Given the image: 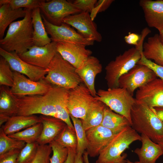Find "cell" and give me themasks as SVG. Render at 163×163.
<instances>
[{
	"mask_svg": "<svg viewBox=\"0 0 163 163\" xmlns=\"http://www.w3.org/2000/svg\"><path fill=\"white\" fill-rule=\"evenodd\" d=\"M142 37L134 33H129L125 36L124 40L128 44L134 45L135 46H139L141 39Z\"/></svg>",
	"mask_w": 163,
	"mask_h": 163,
	"instance_id": "obj_44",
	"label": "cell"
},
{
	"mask_svg": "<svg viewBox=\"0 0 163 163\" xmlns=\"http://www.w3.org/2000/svg\"><path fill=\"white\" fill-rule=\"evenodd\" d=\"M56 87L44 95L15 96L16 110L14 115L29 116L40 114L58 118L55 106Z\"/></svg>",
	"mask_w": 163,
	"mask_h": 163,
	"instance_id": "obj_3",
	"label": "cell"
},
{
	"mask_svg": "<svg viewBox=\"0 0 163 163\" xmlns=\"http://www.w3.org/2000/svg\"><path fill=\"white\" fill-rule=\"evenodd\" d=\"M32 11L26 9V15L22 19L9 25L5 36L0 40V48L20 54L34 46Z\"/></svg>",
	"mask_w": 163,
	"mask_h": 163,
	"instance_id": "obj_1",
	"label": "cell"
},
{
	"mask_svg": "<svg viewBox=\"0 0 163 163\" xmlns=\"http://www.w3.org/2000/svg\"><path fill=\"white\" fill-rule=\"evenodd\" d=\"M54 141L63 147L76 150L77 140L75 130L67 125Z\"/></svg>",
	"mask_w": 163,
	"mask_h": 163,
	"instance_id": "obj_32",
	"label": "cell"
},
{
	"mask_svg": "<svg viewBox=\"0 0 163 163\" xmlns=\"http://www.w3.org/2000/svg\"><path fill=\"white\" fill-rule=\"evenodd\" d=\"M42 129L43 125L40 122L23 130L8 136L13 139L24 142L26 143H32L37 142Z\"/></svg>",
	"mask_w": 163,
	"mask_h": 163,
	"instance_id": "obj_31",
	"label": "cell"
},
{
	"mask_svg": "<svg viewBox=\"0 0 163 163\" xmlns=\"http://www.w3.org/2000/svg\"><path fill=\"white\" fill-rule=\"evenodd\" d=\"M13 71L8 62L3 57H0V85L11 87L13 84Z\"/></svg>",
	"mask_w": 163,
	"mask_h": 163,
	"instance_id": "obj_35",
	"label": "cell"
},
{
	"mask_svg": "<svg viewBox=\"0 0 163 163\" xmlns=\"http://www.w3.org/2000/svg\"><path fill=\"white\" fill-rule=\"evenodd\" d=\"M57 52L56 42L52 41L43 46L34 45L26 52L18 55L23 60L30 64L47 69Z\"/></svg>",
	"mask_w": 163,
	"mask_h": 163,
	"instance_id": "obj_15",
	"label": "cell"
},
{
	"mask_svg": "<svg viewBox=\"0 0 163 163\" xmlns=\"http://www.w3.org/2000/svg\"><path fill=\"white\" fill-rule=\"evenodd\" d=\"M69 91V90L57 87L55 97V106L57 111L58 118L64 121L69 127L75 130L67 108Z\"/></svg>",
	"mask_w": 163,
	"mask_h": 163,
	"instance_id": "obj_29",
	"label": "cell"
},
{
	"mask_svg": "<svg viewBox=\"0 0 163 163\" xmlns=\"http://www.w3.org/2000/svg\"><path fill=\"white\" fill-rule=\"evenodd\" d=\"M39 117L43 125V129L37 142L39 145L49 144L54 141L66 124L56 117L43 115Z\"/></svg>",
	"mask_w": 163,
	"mask_h": 163,
	"instance_id": "obj_20",
	"label": "cell"
},
{
	"mask_svg": "<svg viewBox=\"0 0 163 163\" xmlns=\"http://www.w3.org/2000/svg\"><path fill=\"white\" fill-rule=\"evenodd\" d=\"M158 34L160 40L163 45V29L159 31Z\"/></svg>",
	"mask_w": 163,
	"mask_h": 163,
	"instance_id": "obj_49",
	"label": "cell"
},
{
	"mask_svg": "<svg viewBox=\"0 0 163 163\" xmlns=\"http://www.w3.org/2000/svg\"><path fill=\"white\" fill-rule=\"evenodd\" d=\"M41 122L39 117L36 115H13L1 127L7 135L21 131Z\"/></svg>",
	"mask_w": 163,
	"mask_h": 163,
	"instance_id": "obj_23",
	"label": "cell"
},
{
	"mask_svg": "<svg viewBox=\"0 0 163 163\" xmlns=\"http://www.w3.org/2000/svg\"><path fill=\"white\" fill-rule=\"evenodd\" d=\"M143 43L126 50L110 62L105 67V79L108 88L119 87L120 77L137 64L141 58Z\"/></svg>",
	"mask_w": 163,
	"mask_h": 163,
	"instance_id": "obj_6",
	"label": "cell"
},
{
	"mask_svg": "<svg viewBox=\"0 0 163 163\" xmlns=\"http://www.w3.org/2000/svg\"><path fill=\"white\" fill-rule=\"evenodd\" d=\"M101 125L110 129L115 134L124 128L131 126L130 123L125 117L113 112L107 106L104 110Z\"/></svg>",
	"mask_w": 163,
	"mask_h": 163,
	"instance_id": "obj_27",
	"label": "cell"
},
{
	"mask_svg": "<svg viewBox=\"0 0 163 163\" xmlns=\"http://www.w3.org/2000/svg\"><path fill=\"white\" fill-rule=\"evenodd\" d=\"M163 148V140L160 142L158 143Z\"/></svg>",
	"mask_w": 163,
	"mask_h": 163,
	"instance_id": "obj_51",
	"label": "cell"
},
{
	"mask_svg": "<svg viewBox=\"0 0 163 163\" xmlns=\"http://www.w3.org/2000/svg\"><path fill=\"white\" fill-rule=\"evenodd\" d=\"M137 64L145 65L152 70L157 76L163 81V66L158 65L152 60L147 59L142 53L141 57Z\"/></svg>",
	"mask_w": 163,
	"mask_h": 163,
	"instance_id": "obj_40",
	"label": "cell"
},
{
	"mask_svg": "<svg viewBox=\"0 0 163 163\" xmlns=\"http://www.w3.org/2000/svg\"><path fill=\"white\" fill-rule=\"evenodd\" d=\"M131 116V126L137 132L145 135L157 143L163 140V123L154 108L136 100Z\"/></svg>",
	"mask_w": 163,
	"mask_h": 163,
	"instance_id": "obj_2",
	"label": "cell"
},
{
	"mask_svg": "<svg viewBox=\"0 0 163 163\" xmlns=\"http://www.w3.org/2000/svg\"><path fill=\"white\" fill-rule=\"evenodd\" d=\"M123 163H140V162H139V161H136L135 162H132L130 161L129 160H126Z\"/></svg>",
	"mask_w": 163,
	"mask_h": 163,
	"instance_id": "obj_50",
	"label": "cell"
},
{
	"mask_svg": "<svg viewBox=\"0 0 163 163\" xmlns=\"http://www.w3.org/2000/svg\"><path fill=\"white\" fill-rule=\"evenodd\" d=\"M156 113L161 120L163 123V109L154 108Z\"/></svg>",
	"mask_w": 163,
	"mask_h": 163,
	"instance_id": "obj_46",
	"label": "cell"
},
{
	"mask_svg": "<svg viewBox=\"0 0 163 163\" xmlns=\"http://www.w3.org/2000/svg\"><path fill=\"white\" fill-rule=\"evenodd\" d=\"M15 110V96L11 93L9 87L1 86L0 116L9 118L14 115Z\"/></svg>",
	"mask_w": 163,
	"mask_h": 163,
	"instance_id": "obj_30",
	"label": "cell"
},
{
	"mask_svg": "<svg viewBox=\"0 0 163 163\" xmlns=\"http://www.w3.org/2000/svg\"><path fill=\"white\" fill-rule=\"evenodd\" d=\"M102 69L99 60L91 56L81 66L76 69V72L94 97L97 96L94 85L95 78L97 75L101 72Z\"/></svg>",
	"mask_w": 163,
	"mask_h": 163,
	"instance_id": "obj_19",
	"label": "cell"
},
{
	"mask_svg": "<svg viewBox=\"0 0 163 163\" xmlns=\"http://www.w3.org/2000/svg\"><path fill=\"white\" fill-rule=\"evenodd\" d=\"M70 117L73 123L77 136V145L76 153L83 155L87 147L85 131L83 128L81 119L71 115H70Z\"/></svg>",
	"mask_w": 163,
	"mask_h": 163,
	"instance_id": "obj_34",
	"label": "cell"
},
{
	"mask_svg": "<svg viewBox=\"0 0 163 163\" xmlns=\"http://www.w3.org/2000/svg\"><path fill=\"white\" fill-rule=\"evenodd\" d=\"M94 97L112 110L125 117L131 125V110L136 99L126 89L120 87L100 89Z\"/></svg>",
	"mask_w": 163,
	"mask_h": 163,
	"instance_id": "obj_7",
	"label": "cell"
},
{
	"mask_svg": "<svg viewBox=\"0 0 163 163\" xmlns=\"http://www.w3.org/2000/svg\"><path fill=\"white\" fill-rule=\"evenodd\" d=\"M13 73L14 82L12 86L10 88V90L15 96L44 95L48 92L53 86L44 79L34 81L19 73L14 71Z\"/></svg>",
	"mask_w": 163,
	"mask_h": 163,
	"instance_id": "obj_12",
	"label": "cell"
},
{
	"mask_svg": "<svg viewBox=\"0 0 163 163\" xmlns=\"http://www.w3.org/2000/svg\"><path fill=\"white\" fill-rule=\"evenodd\" d=\"M82 155V154L76 153L74 163H83Z\"/></svg>",
	"mask_w": 163,
	"mask_h": 163,
	"instance_id": "obj_47",
	"label": "cell"
},
{
	"mask_svg": "<svg viewBox=\"0 0 163 163\" xmlns=\"http://www.w3.org/2000/svg\"><path fill=\"white\" fill-rule=\"evenodd\" d=\"M96 100L84 83L69 90L67 108L69 115L82 120Z\"/></svg>",
	"mask_w": 163,
	"mask_h": 163,
	"instance_id": "obj_8",
	"label": "cell"
},
{
	"mask_svg": "<svg viewBox=\"0 0 163 163\" xmlns=\"http://www.w3.org/2000/svg\"><path fill=\"white\" fill-rule=\"evenodd\" d=\"M39 8L41 14L52 24L60 26L63 19L72 15L81 12L70 1L66 0H42Z\"/></svg>",
	"mask_w": 163,
	"mask_h": 163,
	"instance_id": "obj_9",
	"label": "cell"
},
{
	"mask_svg": "<svg viewBox=\"0 0 163 163\" xmlns=\"http://www.w3.org/2000/svg\"><path fill=\"white\" fill-rule=\"evenodd\" d=\"M140 148L134 151L138 155L140 163H155L157 159L163 155V148L159 144L153 142L145 134H141Z\"/></svg>",
	"mask_w": 163,
	"mask_h": 163,
	"instance_id": "obj_22",
	"label": "cell"
},
{
	"mask_svg": "<svg viewBox=\"0 0 163 163\" xmlns=\"http://www.w3.org/2000/svg\"><path fill=\"white\" fill-rule=\"evenodd\" d=\"M86 46L63 42H56L57 52L76 69L81 66L92 54Z\"/></svg>",
	"mask_w": 163,
	"mask_h": 163,
	"instance_id": "obj_18",
	"label": "cell"
},
{
	"mask_svg": "<svg viewBox=\"0 0 163 163\" xmlns=\"http://www.w3.org/2000/svg\"><path fill=\"white\" fill-rule=\"evenodd\" d=\"M52 152L49 144L39 145L36 155L30 163H50V155Z\"/></svg>",
	"mask_w": 163,
	"mask_h": 163,
	"instance_id": "obj_39",
	"label": "cell"
},
{
	"mask_svg": "<svg viewBox=\"0 0 163 163\" xmlns=\"http://www.w3.org/2000/svg\"><path fill=\"white\" fill-rule=\"evenodd\" d=\"M42 0H0V6L8 4L13 9L24 8L33 10L39 7Z\"/></svg>",
	"mask_w": 163,
	"mask_h": 163,
	"instance_id": "obj_37",
	"label": "cell"
},
{
	"mask_svg": "<svg viewBox=\"0 0 163 163\" xmlns=\"http://www.w3.org/2000/svg\"><path fill=\"white\" fill-rule=\"evenodd\" d=\"M20 150L14 149L0 155V163H16Z\"/></svg>",
	"mask_w": 163,
	"mask_h": 163,
	"instance_id": "obj_43",
	"label": "cell"
},
{
	"mask_svg": "<svg viewBox=\"0 0 163 163\" xmlns=\"http://www.w3.org/2000/svg\"><path fill=\"white\" fill-rule=\"evenodd\" d=\"M83 160L85 163H89L88 159V154L86 152H85L83 154Z\"/></svg>",
	"mask_w": 163,
	"mask_h": 163,
	"instance_id": "obj_48",
	"label": "cell"
},
{
	"mask_svg": "<svg viewBox=\"0 0 163 163\" xmlns=\"http://www.w3.org/2000/svg\"><path fill=\"white\" fill-rule=\"evenodd\" d=\"M106 105L101 101L95 100L89 108L85 117L81 120L85 131L101 125Z\"/></svg>",
	"mask_w": 163,
	"mask_h": 163,
	"instance_id": "obj_26",
	"label": "cell"
},
{
	"mask_svg": "<svg viewBox=\"0 0 163 163\" xmlns=\"http://www.w3.org/2000/svg\"><path fill=\"white\" fill-rule=\"evenodd\" d=\"M154 72L147 66L137 64L119 78V87L126 89L133 96L135 91L157 78Z\"/></svg>",
	"mask_w": 163,
	"mask_h": 163,
	"instance_id": "obj_10",
	"label": "cell"
},
{
	"mask_svg": "<svg viewBox=\"0 0 163 163\" xmlns=\"http://www.w3.org/2000/svg\"><path fill=\"white\" fill-rule=\"evenodd\" d=\"M139 4L148 26L158 31L163 29V0H141Z\"/></svg>",
	"mask_w": 163,
	"mask_h": 163,
	"instance_id": "obj_21",
	"label": "cell"
},
{
	"mask_svg": "<svg viewBox=\"0 0 163 163\" xmlns=\"http://www.w3.org/2000/svg\"><path fill=\"white\" fill-rule=\"evenodd\" d=\"M41 16L46 31L50 35L52 41L66 42L85 46L94 44V41L85 38L70 25L65 23L60 26L55 25L48 22L42 14Z\"/></svg>",
	"mask_w": 163,
	"mask_h": 163,
	"instance_id": "obj_11",
	"label": "cell"
},
{
	"mask_svg": "<svg viewBox=\"0 0 163 163\" xmlns=\"http://www.w3.org/2000/svg\"><path fill=\"white\" fill-rule=\"evenodd\" d=\"M114 1L113 0L97 1L90 14L92 20L94 21L98 13L107 9Z\"/></svg>",
	"mask_w": 163,
	"mask_h": 163,
	"instance_id": "obj_42",
	"label": "cell"
},
{
	"mask_svg": "<svg viewBox=\"0 0 163 163\" xmlns=\"http://www.w3.org/2000/svg\"><path fill=\"white\" fill-rule=\"evenodd\" d=\"M24 142L9 137L0 128V155L14 149L21 150L26 145Z\"/></svg>",
	"mask_w": 163,
	"mask_h": 163,
	"instance_id": "obj_33",
	"label": "cell"
},
{
	"mask_svg": "<svg viewBox=\"0 0 163 163\" xmlns=\"http://www.w3.org/2000/svg\"><path fill=\"white\" fill-rule=\"evenodd\" d=\"M0 55L9 63L12 70L30 80L38 81L44 78L48 69L32 65L23 60L15 52H8L0 48Z\"/></svg>",
	"mask_w": 163,
	"mask_h": 163,
	"instance_id": "obj_13",
	"label": "cell"
},
{
	"mask_svg": "<svg viewBox=\"0 0 163 163\" xmlns=\"http://www.w3.org/2000/svg\"><path fill=\"white\" fill-rule=\"evenodd\" d=\"M26 9H12L8 4L0 7V38H3L5 30L8 26L16 19L25 17Z\"/></svg>",
	"mask_w": 163,
	"mask_h": 163,
	"instance_id": "obj_28",
	"label": "cell"
},
{
	"mask_svg": "<svg viewBox=\"0 0 163 163\" xmlns=\"http://www.w3.org/2000/svg\"><path fill=\"white\" fill-rule=\"evenodd\" d=\"M76 153V149H69L67 157L64 163H74Z\"/></svg>",
	"mask_w": 163,
	"mask_h": 163,
	"instance_id": "obj_45",
	"label": "cell"
},
{
	"mask_svg": "<svg viewBox=\"0 0 163 163\" xmlns=\"http://www.w3.org/2000/svg\"><path fill=\"white\" fill-rule=\"evenodd\" d=\"M32 21L34 45L41 47L51 43L52 41L46 31L39 7L32 10Z\"/></svg>",
	"mask_w": 163,
	"mask_h": 163,
	"instance_id": "obj_24",
	"label": "cell"
},
{
	"mask_svg": "<svg viewBox=\"0 0 163 163\" xmlns=\"http://www.w3.org/2000/svg\"><path fill=\"white\" fill-rule=\"evenodd\" d=\"M142 54L147 59L152 60L156 64L163 66V45L158 34L149 37L143 43Z\"/></svg>",
	"mask_w": 163,
	"mask_h": 163,
	"instance_id": "obj_25",
	"label": "cell"
},
{
	"mask_svg": "<svg viewBox=\"0 0 163 163\" xmlns=\"http://www.w3.org/2000/svg\"><path fill=\"white\" fill-rule=\"evenodd\" d=\"M62 22L75 28L78 33L87 39L99 42L102 41L101 34L88 12H81L69 16L64 18Z\"/></svg>",
	"mask_w": 163,
	"mask_h": 163,
	"instance_id": "obj_14",
	"label": "cell"
},
{
	"mask_svg": "<svg viewBox=\"0 0 163 163\" xmlns=\"http://www.w3.org/2000/svg\"><path fill=\"white\" fill-rule=\"evenodd\" d=\"M49 144L53 152L50 159V163H64L67 158L69 149L61 146L55 141Z\"/></svg>",
	"mask_w": 163,
	"mask_h": 163,
	"instance_id": "obj_38",
	"label": "cell"
},
{
	"mask_svg": "<svg viewBox=\"0 0 163 163\" xmlns=\"http://www.w3.org/2000/svg\"><path fill=\"white\" fill-rule=\"evenodd\" d=\"M87 141L86 152L90 157L98 156L115 134L101 125L85 131Z\"/></svg>",
	"mask_w": 163,
	"mask_h": 163,
	"instance_id": "obj_16",
	"label": "cell"
},
{
	"mask_svg": "<svg viewBox=\"0 0 163 163\" xmlns=\"http://www.w3.org/2000/svg\"><path fill=\"white\" fill-rule=\"evenodd\" d=\"M76 69L57 52L48 66L44 79L53 86L69 90L83 83Z\"/></svg>",
	"mask_w": 163,
	"mask_h": 163,
	"instance_id": "obj_5",
	"label": "cell"
},
{
	"mask_svg": "<svg viewBox=\"0 0 163 163\" xmlns=\"http://www.w3.org/2000/svg\"><path fill=\"white\" fill-rule=\"evenodd\" d=\"M141 139V136L131 126L124 128L101 152L96 163H123L127 156L122 155L123 152L132 142Z\"/></svg>",
	"mask_w": 163,
	"mask_h": 163,
	"instance_id": "obj_4",
	"label": "cell"
},
{
	"mask_svg": "<svg viewBox=\"0 0 163 163\" xmlns=\"http://www.w3.org/2000/svg\"><path fill=\"white\" fill-rule=\"evenodd\" d=\"M135 98L150 107L163 109V81L157 78L138 88Z\"/></svg>",
	"mask_w": 163,
	"mask_h": 163,
	"instance_id": "obj_17",
	"label": "cell"
},
{
	"mask_svg": "<svg viewBox=\"0 0 163 163\" xmlns=\"http://www.w3.org/2000/svg\"><path fill=\"white\" fill-rule=\"evenodd\" d=\"M97 1V0H75L70 2L81 12L91 13Z\"/></svg>",
	"mask_w": 163,
	"mask_h": 163,
	"instance_id": "obj_41",
	"label": "cell"
},
{
	"mask_svg": "<svg viewBox=\"0 0 163 163\" xmlns=\"http://www.w3.org/2000/svg\"><path fill=\"white\" fill-rule=\"evenodd\" d=\"M39 145L37 142L26 143L20 152L16 163H30L36 155Z\"/></svg>",
	"mask_w": 163,
	"mask_h": 163,
	"instance_id": "obj_36",
	"label": "cell"
}]
</instances>
